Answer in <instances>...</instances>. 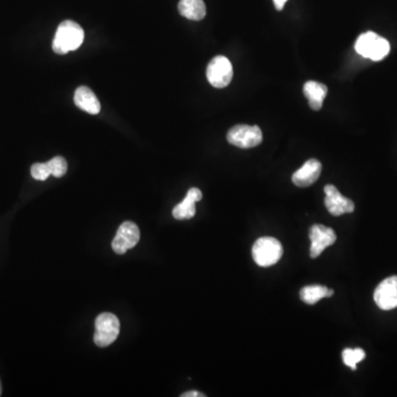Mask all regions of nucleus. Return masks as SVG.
Masks as SVG:
<instances>
[{"label": "nucleus", "mask_w": 397, "mask_h": 397, "mask_svg": "<svg viewBox=\"0 0 397 397\" xmlns=\"http://www.w3.org/2000/svg\"><path fill=\"white\" fill-rule=\"evenodd\" d=\"M120 324L118 317L113 313H101L95 320L94 343L100 348H105L115 342L120 335Z\"/></svg>", "instance_id": "4"}, {"label": "nucleus", "mask_w": 397, "mask_h": 397, "mask_svg": "<svg viewBox=\"0 0 397 397\" xmlns=\"http://www.w3.org/2000/svg\"><path fill=\"white\" fill-rule=\"evenodd\" d=\"M389 41L374 33H363L356 42V51L373 61L383 60L389 55Z\"/></svg>", "instance_id": "3"}, {"label": "nucleus", "mask_w": 397, "mask_h": 397, "mask_svg": "<svg viewBox=\"0 0 397 397\" xmlns=\"http://www.w3.org/2000/svg\"><path fill=\"white\" fill-rule=\"evenodd\" d=\"M31 176L33 179L39 180V181H44L51 176L49 167L46 163H35L31 167Z\"/></svg>", "instance_id": "19"}, {"label": "nucleus", "mask_w": 397, "mask_h": 397, "mask_svg": "<svg viewBox=\"0 0 397 397\" xmlns=\"http://www.w3.org/2000/svg\"><path fill=\"white\" fill-rule=\"evenodd\" d=\"M46 165L49 167L51 176L55 178L63 177L68 172V163H66V159L60 157V156L52 158L51 160L46 163Z\"/></svg>", "instance_id": "18"}, {"label": "nucleus", "mask_w": 397, "mask_h": 397, "mask_svg": "<svg viewBox=\"0 0 397 397\" xmlns=\"http://www.w3.org/2000/svg\"><path fill=\"white\" fill-rule=\"evenodd\" d=\"M324 205L333 216H340L347 213H352L356 209L353 201L343 196L335 185H328L324 187Z\"/></svg>", "instance_id": "9"}, {"label": "nucleus", "mask_w": 397, "mask_h": 397, "mask_svg": "<svg viewBox=\"0 0 397 397\" xmlns=\"http://www.w3.org/2000/svg\"><path fill=\"white\" fill-rule=\"evenodd\" d=\"M304 94L313 111H319L322 107L324 100L328 94V87L316 81L306 82L304 85Z\"/></svg>", "instance_id": "14"}, {"label": "nucleus", "mask_w": 397, "mask_h": 397, "mask_svg": "<svg viewBox=\"0 0 397 397\" xmlns=\"http://www.w3.org/2000/svg\"><path fill=\"white\" fill-rule=\"evenodd\" d=\"M84 41V30L72 20H66L57 27L52 49L57 55H66L79 49Z\"/></svg>", "instance_id": "1"}, {"label": "nucleus", "mask_w": 397, "mask_h": 397, "mask_svg": "<svg viewBox=\"0 0 397 397\" xmlns=\"http://www.w3.org/2000/svg\"><path fill=\"white\" fill-rule=\"evenodd\" d=\"M0 395H1V384H0Z\"/></svg>", "instance_id": "22"}, {"label": "nucleus", "mask_w": 397, "mask_h": 397, "mask_svg": "<svg viewBox=\"0 0 397 397\" xmlns=\"http://www.w3.org/2000/svg\"><path fill=\"white\" fill-rule=\"evenodd\" d=\"M335 291L328 288L326 286L311 285L306 286L300 290V299L307 305H315L319 300L326 297H332Z\"/></svg>", "instance_id": "16"}, {"label": "nucleus", "mask_w": 397, "mask_h": 397, "mask_svg": "<svg viewBox=\"0 0 397 397\" xmlns=\"http://www.w3.org/2000/svg\"><path fill=\"white\" fill-rule=\"evenodd\" d=\"M207 77L210 84L216 89L228 86L233 79V68L229 59L223 55L215 57L207 66Z\"/></svg>", "instance_id": "6"}, {"label": "nucleus", "mask_w": 397, "mask_h": 397, "mask_svg": "<svg viewBox=\"0 0 397 397\" xmlns=\"http://www.w3.org/2000/svg\"><path fill=\"white\" fill-rule=\"evenodd\" d=\"M365 359V352L362 349H344L342 352L343 363L352 370H357L358 363Z\"/></svg>", "instance_id": "17"}, {"label": "nucleus", "mask_w": 397, "mask_h": 397, "mask_svg": "<svg viewBox=\"0 0 397 397\" xmlns=\"http://www.w3.org/2000/svg\"><path fill=\"white\" fill-rule=\"evenodd\" d=\"M183 397H204L205 395L202 393L196 392V391H191V392L183 393L181 395Z\"/></svg>", "instance_id": "21"}, {"label": "nucleus", "mask_w": 397, "mask_h": 397, "mask_svg": "<svg viewBox=\"0 0 397 397\" xmlns=\"http://www.w3.org/2000/svg\"><path fill=\"white\" fill-rule=\"evenodd\" d=\"M140 239L138 226L133 222H124L118 229V234L113 239L112 248L115 253L125 254L128 250L135 248Z\"/></svg>", "instance_id": "7"}, {"label": "nucleus", "mask_w": 397, "mask_h": 397, "mask_svg": "<svg viewBox=\"0 0 397 397\" xmlns=\"http://www.w3.org/2000/svg\"><path fill=\"white\" fill-rule=\"evenodd\" d=\"M309 237L311 239V259L319 257L326 248L335 244L337 241L335 232L331 228H326L321 224H315L311 226Z\"/></svg>", "instance_id": "8"}, {"label": "nucleus", "mask_w": 397, "mask_h": 397, "mask_svg": "<svg viewBox=\"0 0 397 397\" xmlns=\"http://www.w3.org/2000/svg\"><path fill=\"white\" fill-rule=\"evenodd\" d=\"M374 300L382 311H392L397 307V276L384 279L376 287Z\"/></svg>", "instance_id": "10"}, {"label": "nucleus", "mask_w": 397, "mask_h": 397, "mask_svg": "<svg viewBox=\"0 0 397 397\" xmlns=\"http://www.w3.org/2000/svg\"><path fill=\"white\" fill-rule=\"evenodd\" d=\"M263 140V133L259 126L237 125L228 133V142L239 148L256 147Z\"/></svg>", "instance_id": "5"}, {"label": "nucleus", "mask_w": 397, "mask_h": 397, "mask_svg": "<svg viewBox=\"0 0 397 397\" xmlns=\"http://www.w3.org/2000/svg\"><path fill=\"white\" fill-rule=\"evenodd\" d=\"M74 103L82 111L91 115H98L101 112V103L95 94L87 86L77 87L74 94Z\"/></svg>", "instance_id": "13"}, {"label": "nucleus", "mask_w": 397, "mask_h": 397, "mask_svg": "<svg viewBox=\"0 0 397 397\" xmlns=\"http://www.w3.org/2000/svg\"><path fill=\"white\" fill-rule=\"evenodd\" d=\"M202 198V192L198 188H191L185 200L172 210L176 220H189L196 215V203Z\"/></svg>", "instance_id": "12"}, {"label": "nucleus", "mask_w": 397, "mask_h": 397, "mask_svg": "<svg viewBox=\"0 0 397 397\" xmlns=\"http://www.w3.org/2000/svg\"><path fill=\"white\" fill-rule=\"evenodd\" d=\"M321 170L322 166L321 163L317 159H309L306 161L305 165L302 168L298 169L294 174H293V183L300 187V188H306L309 185H313L316 183L318 178L320 177Z\"/></svg>", "instance_id": "11"}, {"label": "nucleus", "mask_w": 397, "mask_h": 397, "mask_svg": "<svg viewBox=\"0 0 397 397\" xmlns=\"http://www.w3.org/2000/svg\"><path fill=\"white\" fill-rule=\"evenodd\" d=\"M274 1V5H275L276 9L278 11L283 10L284 7H285V3L288 1V0H273Z\"/></svg>", "instance_id": "20"}, {"label": "nucleus", "mask_w": 397, "mask_h": 397, "mask_svg": "<svg viewBox=\"0 0 397 397\" xmlns=\"http://www.w3.org/2000/svg\"><path fill=\"white\" fill-rule=\"evenodd\" d=\"M178 10L181 16L194 21L203 19L207 15L203 0H180Z\"/></svg>", "instance_id": "15"}, {"label": "nucleus", "mask_w": 397, "mask_h": 397, "mask_svg": "<svg viewBox=\"0 0 397 397\" xmlns=\"http://www.w3.org/2000/svg\"><path fill=\"white\" fill-rule=\"evenodd\" d=\"M283 246L275 237H265L256 241L252 254L256 264L270 267L278 263L283 256Z\"/></svg>", "instance_id": "2"}]
</instances>
